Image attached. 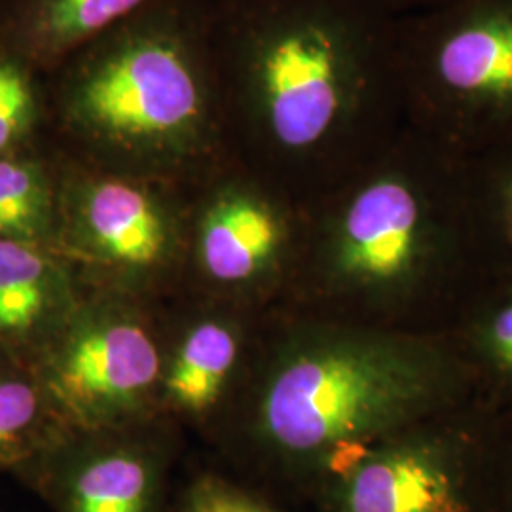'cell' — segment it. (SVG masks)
Returning a JSON list of instances; mask_svg holds the SVG:
<instances>
[{
  "instance_id": "13",
  "label": "cell",
  "mask_w": 512,
  "mask_h": 512,
  "mask_svg": "<svg viewBox=\"0 0 512 512\" xmlns=\"http://www.w3.org/2000/svg\"><path fill=\"white\" fill-rule=\"evenodd\" d=\"M74 308L69 277L37 243L0 239V334L57 332Z\"/></svg>"
},
{
  "instance_id": "4",
  "label": "cell",
  "mask_w": 512,
  "mask_h": 512,
  "mask_svg": "<svg viewBox=\"0 0 512 512\" xmlns=\"http://www.w3.org/2000/svg\"><path fill=\"white\" fill-rule=\"evenodd\" d=\"M57 124L76 162L202 188L232 162L205 35V0H152L55 65Z\"/></svg>"
},
{
  "instance_id": "17",
  "label": "cell",
  "mask_w": 512,
  "mask_h": 512,
  "mask_svg": "<svg viewBox=\"0 0 512 512\" xmlns=\"http://www.w3.org/2000/svg\"><path fill=\"white\" fill-rule=\"evenodd\" d=\"M46 403L42 387L0 372V465L21 467L23 475H29L52 450L42 444L37 429Z\"/></svg>"
},
{
  "instance_id": "6",
  "label": "cell",
  "mask_w": 512,
  "mask_h": 512,
  "mask_svg": "<svg viewBox=\"0 0 512 512\" xmlns=\"http://www.w3.org/2000/svg\"><path fill=\"white\" fill-rule=\"evenodd\" d=\"M478 406L374 442L311 494L317 512H488Z\"/></svg>"
},
{
  "instance_id": "19",
  "label": "cell",
  "mask_w": 512,
  "mask_h": 512,
  "mask_svg": "<svg viewBox=\"0 0 512 512\" xmlns=\"http://www.w3.org/2000/svg\"><path fill=\"white\" fill-rule=\"evenodd\" d=\"M183 512H287L266 497L222 480L202 476L186 492Z\"/></svg>"
},
{
  "instance_id": "9",
  "label": "cell",
  "mask_w": 512,
  "mask_h": 512,
  "mask_svg": "<svg viewBox=\"0 0 512 512\" xmlns=\"http://www.w3.org/2000/svg\"><path fill=\"white\" fill-rule=\"evenodd\" d=\"M76 165L63 194L67 247L124 275L162 272L184 238L181 188Z\"/></svg>"
},
{
  "instance_id": "5",
  "label": "cell",
  "mask_w": 512,
  "mask_h": 512,
  "mask_svg": "<svg viewBox=\"0 0 512 512\" xmlns=\"http://www.w3.org/2000/svg\"><path fill=\"white\" fill-rule=\"evenodd\" d=\"M404 124L463 156L512 143V0L397 18Z\"/></svg>"
},
{
  "instance_id": "14",
  "label": "cell",
  "mask_w": 512,
  "mask_h": 512,
  "mask_svg": "<svg viewBox=\"0 0 512 512\" xmlns=\"http://www.w3.org/2000/svg\"><path fill=\"white\" fill-rule=\"evenodd\" d=\"M476 239L488 277H512V143L467 156Z\"/></svg>"
},
{
  "instance_id": "21",
  "label": "cell",
  "mask_w": 512,
  "mask_h": 512,
  "mask_svg": "<svg viewBox=\"0 0 512 512\" xmlns=\"http://www.w3.org/2000/svg\"><path fill=\"white\" fill-rule=\"evenodd\" d=\"M378 4H382L387 12H391L393 16H406L418 10H425L431 6H439L442 2L448 0H376Z\"/></svg>"
},
{
  "instance_id": "3",
  "label": "cell",
  "mask_w": 512,
  "mask_h": 512,
  "mask_svg": "<svg viewBox=\"0 0 512 512\" xmlns=\"http://www.w3.org/2000/svg\"><path fill=\"white\" fill-rule=\"evenodd\" d=\"M253 397L258 465L310 499L374 442L473 403L475 376L446 334L281 315Z\"/></svg>"
},
{
  "instance_id": "2",
  "label": "cell",
  "mask_w": 512,
  "mask_h": 512,
  "mask_svg": "<svg viewBox=\"0 0 512 512\" xmlns=\"http://www.w3.org/2000/svg\"><path fill=\"white\" fill-rule=\"evenodd\" d=\"M488 279L467 156L414 129L348 183L306 207L287 310L446 334Z\"/></svg>"
},
{
  "instance_id": "10",
  "label": "cell",
  "mask_w": 512,
  "mask_h": 512,
  "mask_svg": "<svg viewBox=\"0 0 512 512\" xmlns=\"http://www.w3.org/2000/svg\"><path fill=\"white\" fill-rule=\"evenodd\" d=\"M54 446L29 478L57 512H160L169 456L120 429Z\"/></svg>"
},
{
  "instance_id": "8",
  "label": "cell",
  "mask_w": 512,
  "mask_h": 512,
  "mask_svg": "<svg viewBox=\"0 0 512 512\" xmlns=\"http://www.w3.org/2000/svg\"><path fill=\"white\" fill-rule=\"evenodd\" d=\"M196 256L224 287L287 296L304 245L306 209L239 167L198 192Z\"/></svg>"
},
{
  "instance_id": "15",
  "label": "cell",
  "mask_w": 512,
  "mask_h": 512,
  "mask_svg": "<svg viewBox=\"0 0 512 512\" xmlns=\"http://www.w3.org/2000/svg\"><path fill=\"white\" fill-rule=\"evenodd\" d=\"M152 0H35L29 33L52 67L80 46L143 10Z\"/></svg>"
},
{
  "instance_id": "18",
  "label": "cell",
  "mask_w": 512,
  "mask_h": 512,
  "mask_svg": "<svg viewBox=\"0 0 512 512\" xmlns=\"http://www.w3.org/2000/svg\"><path fill=\"white\" fill-rule=\"evenodd\" d=\"M478 406V454L488 512H512V403Z\"/></svg>"
},
{
  "instance_id": "16",
  "label": "cell",
  "mask_w": 512,
  "mask_h": 512,
  "mask_svg": "<svg viewBox=\"0 0 512 512\" xmlns=\"http://www.w3.org/2000/svg\"><path fill=\"white\" fill-rule=\"evenodd\" d=\"M54 220V192L37 165L0 160V239L37 243Z\"/></svg>"
},
{
  "instance_id": "1",
  "label": "cell",
  "mask_w": 512,
  "mask_h": 512,
  "mask_svg": "<svg viewBox=\"0 0 512 512\" xmlns=\"http://www.w3.org/2000/svg\"><path fill=\"white\" fill-rule=\"evenodd\" d=\"M397 18L376 0H205L234 165L306 209L391 147Z\"/></svg>"
},
{
  "instance_id": "20",
  "label": "cell",
  "mask_w": 512,
  "mask_h": 512,
  "mask_svg": "<svg viewBox=\"0 0 512 512\" xmlns=\"http://www.w3.org/2000/svg\"><path fill=\"white\" fill-rule=\"evenodd\" d=\"M33 112L35 97L27 74L12 63L0 65V152L25 133Z\"/></svg>"
},
{
  "instance_id": "12",
  "label": "cell",
  "mask_w": 512,
  "mask_h": 512,
  "mask_svg": "<svg viewBox=\"0 0 512 512\" xmlns=\"http://www.w3.org/2000/svg\"><path fill=\"white\" fill-rule=\"evenodd\" d=\"M243 351V336L222 317H205L184 330L165 353L160 397L188 416H203L219 403Z\"/></svg>"
},
{
  "instance_id": "7",
  "label": "cell",
  "mask_w": 512,
  "mask_h": 512,
  "mask_svg": "<svg viewBox=\"0 0 512 512\" xmlns=\"http://www.w3.org/2000/svg\"><path fill=\"white\" fill-rule=\"evenodd\" d=\"M165 351L145 315L120 300L76 304L55 332L42 391L80 433L114 431L160 397Z\"/></svg>"
},
{
  "instance_id": "11",
  "label": "cell",
  "mask_w": 512,
  "mask_h": 512,
  "mask_svg": "<svg viewBox=\"0 0 512 512\" xmlns=\"http://www.w3.org/2000/svg\"><path fill=\"white\" fill-rule=\"evenodd\" d=\"M475 376L476 403H512V277H488L446 332Z\"/></svg>"
}]
</instances>
